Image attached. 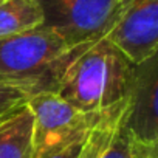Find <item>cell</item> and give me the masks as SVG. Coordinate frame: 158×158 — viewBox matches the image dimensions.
Returning <instances> with one entry per match:
<instances>
[{
    "instance_id": "obj_1",
    "label": "cell",
    "mask_w": 158,
    "mask_h": 158,
    "mask_svg": "<svg viewBox=\"0 0 158 158\" xmlns=\"http://www.w3.org/2000/svg\"><path fill=\"white\" fill-rule=\"evenodd\" d=\"M133 67L107 37H102L67 65L54 93L84 113L104 112L127 98Z\"/></svg>"
},
{
    "instance_id": "obj_2",
    "label": "cell",
    "mask_w": 158,
    "mask_h": 158,
    "mask_svg": "<svg viewBox=\"0 0 158 158\" xmlns=\"http://www.w3.org/2000/svg\"><path fill=\"white\" fill-rule=\"evenodd\" d=\"M89 45L68 48L59 34L44 25L0 39V82L28 98L54 93L67 65Z\"/></svg>"
},
{
    "instance_id": "obj_3",
    "label": "cell",
    "mask_w": 158,
    "mask_h": 158,
    "mask_svg": "<svg viewBox=\"0 0 158 158\" xmlns=\"http://www.w3.org/2000/svg\"><path fill=\"white\" fill-rule=\"evenodd\" d=\"M44 27L59 34L68 48L93 44L109 34L132 0H36Z\"/></svg>"
},
{
    "instance_id": "obj_4",
    "label": "cell",
    "mask_w": 158,
    "mask_h": 158,
    "mask_svg": "<svg viewBox=\"0 0 158 158\" xmlns=\"http://www.w3.org/2000/svg\"><path fill=\"white\" fill-rule=\"evenodd\" d=\"M27 107L33 116V158H50L65 146L82 138L102 113H84L50 92L30 96Z\"/></svg>"
},
{
    "instance_id": "obj_5",
    "label": "cell",
    "mask_w": 158,
    "mask_h": 158,
    "mask_svg": "<svg viewBox=\"0 0 158 158\" xmlns=\"http://www.w3.org/2000/svg\"><path fill=\"white\" fill-rule=\"evenodd\" d=\"M106 37L133 65L156 56L158 0H132Z\"/></svg>"
},
{
    "instance_id": "obj_6",
    "label": "cell",
    "mask_w": 158,
    "mask_h": 158,
    "mask_svg": "<svg viewBox=\"0 0 158 158\" xmlns=\"http://www.w3.org/2000/svg\"><path fill=\"white\" fill-rule=\"evenodd\" d=\"M124 127L147 144H158V60L133 67L124 110Z\"/></svg>"
},
{
    "instance_id": "obj_7",
    "label": "cell",
    "mask_w": 158,
    "mask_h": 158,
    "mask_svg": "<svg viewBox=\"0 0 158 158\" xmlns=\"http://www.w3.org/2000/svg\"><path fill=\"white\" fill-rule=\"evenodd\" d=\"M33 116L27 102L0 124V158H33Z\"/></svg>"
},
{
    "instance_id": "obj_8",
    "label": "cell",
    "mask_w": 158,
    "mask_h": 158,
    "mask_svg": "<svg viewBox=\"0 0 158 158\" xmlns=\"http://www.w3.org/2000/svg\"><path fill=\"white\" fill-rule=\"evenodd\" d=\"M44 23L36 0H0V39L22 34Z\"/></svg>"
},
{
    "instance_id": "obj_9",
    "label": "cell",
    "mask_w": 158,
    "mask_h": 158,
    "mask_svg": "<svg viewBox=\"0 0 158 158\" xmlns=\"http://www.w3.org/2000/svg\"><path fill=\"white\" fill-rule=\"evenodd\" d=\"M158 144H147L138 139L124 127V116L109 144L96 158H158Z\"/></svg>"
},
{
    "instance_id": "obj_10",
    "label": "cell",
    "mask_w": 158,
    "mask_h": 158,
    "mask_svg": "<svg viewBox=\"0 0 158 158\" xmlns=\"http://www.w3.org/2000/svg\"><path fill=\"white\" fill-rule=\"evenodd\" d=\"M27 99L28 96L19 89L0 82V118L20 109L27 102Z\"/></svg>"
},
{
    "instance_id": "obj_11",
    "label": "cell",
    "mask_w": 158,
    "mask_h": 158,
    "mask_svg": "<svg viewBox=\"0 0 158 158\" xmlns=\"http://www.w3.org/2000/svg\"><path fill=\"white\" fill-rule=\"evenodd\" d=\"M90 132V130H89ZM89 135V133H87ZM87 135H84L82 138H79L76 141H73L71 144L65 146L64 149H60L59 152H56L54 155H51L50 158H79V155H81V150L84 147V143H85V138Z\"/></svg>"
},
{
    "instance_id": "obj_12",
    "label": "cell",
    "mask_w": 158,
    "mask_h": 158,
    "mask_svg": "<svg viewBox=\"0 0 158 158\" xmlns=\"http://www.w3.org/2000/svg\"><path fill=\"white\" fill-rule=\"evenodd\" d=\"M6 116H8V115H6ZM6 116H3V118H0V124H2V123H3V119H5Z\"/></svg>"
}]
</instances>
